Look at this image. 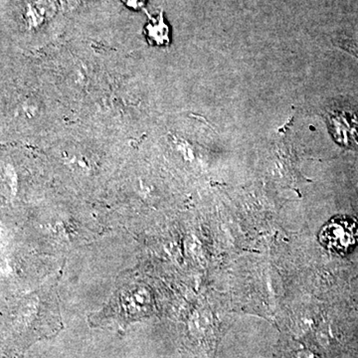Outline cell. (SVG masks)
<instances>
[{"mask_svg": "<svg viewBox=\"0 0 358 358\" xmlns=\"http://www.w3.org/2000/svg\"><path fill=\"white\" fill-rule=\"evenodd\" d=\"M320 243L338 254H346L358 241V222L350 216H336L320 230Z\"/></svg>", "mask_w": 358, "mask_h": 358, "instance_id": "cell-1", "label": "cell"}, {"mask_svg": "<svg viewBox=\"0 0 358 358\" xmlns=\"http://www.w3.org/2000/svg\"><path fill=\"white\" fill-rule=\"evenodd\" d=\"M145 36L150 44L157 46H166L171 41V30L164 20V13H160L157 17H150L145 27Z\"/></svg>", "mask_w": 358, "mask_h": 358, "instance_id": "cell-2", "label": "cell"}, {"mask_svg": "<svg viewBox=\"0 0 358 358\" xmlns=\"http://www.w3.org/2000/svg\"><path fill=\"white\" fill-rule=\"evenodd\" d=\"M336 44L343 50L350 52L353 56L358 58V41L350 38H341L336 40Z\"/></svg>", "mask_w": 358, "mask_h": 358, "instance_id": "cell-3", "label": "cell"}, {"mask_svg": "<svg viewBox=\"0 0 358 358\" xmlns=\"http://www.w3.org/2000/svg\"><path fill=\"white\" fill-rule=\"evenodd\" d=\"M127 7L133 9V10H140L145 7L147 0H122Z\"/></svg>", "mask_w": 358, "mask_h": 358, "instance_id": "cell-4", "label": "cell"}, {"mask_svg": "<svg viewBox=\"0 0 358 358\" xmlns=\"http://www.w3.org/2000/svg\"><path fill=\"white\" fill-rule=\"evenodd\" d=\"M294 358H315L310 353L301 352L298 355H294Z\"/></svg>", "mask_w": 358, "mask_h": 358, "instance_id": "cell-5", "label": "cell"}]
</instances>
